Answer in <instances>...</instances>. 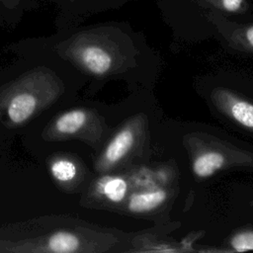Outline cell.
<instances>
[{"label": "cell", "instance_id": "1", "mask_svg": "<svg viewBox=\"0 0 253 253\" xmlns=\"http://www.w3.org/2000/svg\"><path fill=\"white\" fill-rule=\"evenodd\" d=\"M56 10L55 23L59 29L75 27L92 14L115 7L120 0H45Z\"/></svg>", "mask_w": 253, "mask_h": 253}, {"label": "cell", "instance_id": "2", "mask_svg": "<svg viewBox=\"0 0 253 253\" xmlns=\"http://www.w3.org/2000/svg\"><path fill=\"white\" fill-rule=\"evenodd\" d=\"M213 99L216 105L237 124L253 130V104L239 99L227 90H217Z\"/></svg>", "mask_w": 253, "mask_h": 253}, {"label": "cell", "instance_id": "3", "mask_svg": "<svg viewBox=\"0 0 253 253\" xmlns=\"http://www.w3.org/2000/svg\"><path fill=\"white\" fill-rule=\"evenodd\" d=\"M133 141L134 134L130 128L121 129L106 147L102 156V165L109 167L118 163L129 151Z\"/></svg>", "mask_w": 253, "mask_h": 253}, {"label": "cell", "instance_id": "4", "mask_svg": "<svg viewBox=\"0 0 253 253\" xmlns=\"http://www.w3.org/2000/svg\"><path fill=\"white\" fill-rule=\"evenodd\" d=\"M167 194L162 189H155L132 194L127 203V209L131 212L149 211L166 200Z\"/></svg>", "mask_w": 253, "mask_h": 253}, {"label": "cell", "instance_id": "5", "mask_svg": "<svg viewBox=\"0 0 253 253\" xmlns=\"http://www.w3.org/2000/svg\"><path fill=\"white\" fill-rule=\"evenodd\" d=\"M37 108V100L30 93L16 95L8 106V116L15 124H22L27 121Z\"/></svg>", "mask_w": 253, "mask_h": 253}, {"label": "cell", "instance_id": "6", "mask_svg": "<svg viewBox=\"0 0 253 253\" xmlns=\"http://www.w3.org/2000/svg\"><path fill=\"white\" fill-rule=\"evenodd\" d=\"M225 163L224 156L218 151H207L197 156L193 162L192 169L195 175L205 179L213 175Z\"/></svg>", "mask_w": 253, "mask_h": 253}, {"label": "cell", "instance_id": "7", "mask_svg": "<svg viewBox=\"0 0 253 253\" xmlns=\"http://www.w3.org/2000/svg\"><path fill=\"white\" fill-rule=\"evenodd\" d=\"M98 192L112 203H121L126 196L127 183L120 176H104L97 183Z\"/></svg>", "mask_w": 253, "mask_h": 253}, {"label": "cell", "instance_id": "8", "mask_svg": "<svg viewBox=\"0 0 253 253\" xmlns=\"http://www.w3.org/2000/svg\"><path fill=\"white\" fill-rule=\"evenodd\" d=\"M80 240L77 235L68 231H59L50 235L43 243L41 251L47 252H76L80 248Z\"/></svg>", "mask_w": 253, "mask_h": 253}, {"label": "cell", "instance_id": "9", "mask_svg": "<svg viewBox=\"0 0 253 253\" xmlns=\"http://www.w3.org/2000/svg\"><path fill=\"white\" fill-rule=\"evenodd\" d=\"M87 121V114L82 110H72L61 115L55 122L54 127L59 133L71 134L83 127Z\"/></svg>", "mask_w": 253, "mask_h": 253}, {"label": "cell", "instance_id": "10", "mask_svg": "<svg viewBox=\"0 0 253 253\" xmlns=\"http://www.w3.org/2000/svg\"><path fill=\"white\" fill-rule=\"evenodd\" d=\"M201 5L224 14H242L249 8L248 0H198Z\"/></svg>", "mask_w": 253, "mask_h": 253}, {"label": "cell", "instance_id": "11", "mask_svg": "<svg viewBox=\"0 0 253 253\" xmlns=\"http://www.w3.org/2000/svg\"><path fill=\"white\" fill-rule=\"evenodd\" d=\"M26 0H0V21L8 24L18 22L26 12Z\"/></svg>", "mask_w": 253, "mask_h": 253}, {"label": "cell", "instance_id": "12", "mask_svg": "<svg viewBox=\"0 0 253 253\" xmlns=\"http://www.w3.org/2000/svg\"><path fill=\"white\" fill-rule=\"evenodd\" d=\"M50 172L54 179L59 182L71 181L77 173L76 165L65 158L56 159L52 162L50 166Z\"/></svg>", "mask_w": 253, "mask_h": 253}, {"label": "cell", "instance_id": "13", "mask_svg": "<svg viewBox=\"0 0 253 253\" xmlns=\"http://www.w3.org/2000/svg\"><path fill=\"white\" fill-rule=\"evenodd\" d=\"M231 247L238 252L253 250V231H241L230 240Z\"/></svg>", "mask_w": 253, "mask_h": 253}, {"label": "cell", "instance_id": "14", "mask_svg": "<svg viewBox=\"0 0 253 253\" xmlns=\"http://www.w3.org/2000/svg\"><path fill=\"white\" fill-rule=\"evenodd\" d=\"M237 39L247 44L250 48L253 49V24L238 26L233 31Z\"/></svg>", "mask_w": 253, "mask_h": 253}, {"label": "cell", "instance_id": "15", "mask_svg": "<svg viewBox=\"0 0 253 253\" xmlns=\"http://www.w3.org/2000/svg\"><path fill=\"white\" fill-rule=\"evenodd\" d=\"M43 1H45V0H26V5H25L26 12L30 11L32 9L38 8Z\"/></svg>", "mask_w": 253, "mask_h": 253}]
</instances>
